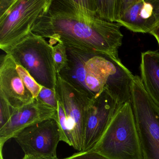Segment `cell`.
<instances>
[{"label": "cell", "mask_w": 159, "mask_h": 159, "mask_svg": "<svg viewBox=\"0 0 159 159\" xmlns=\"http://www.w3.org/2000/svg\"><path fill=\"white\" fill-rule=\"evenodd\" d=\"M57 111L36 99L30 104L16 109L10 120L0 129V150L5 142L28 126L48 119H56Z\"/></svg>", "instance_id": "7"}, {"label": "cell", "mask_w": 159, "mask_h": 159, "mask_svg": "<svg viewBox=\"0 0 159 159\" xmlns=\"http://www.w3.org/2000/svg\"><path fill=\"white\" fill-rule=\"evenodd\" d=\"M23 159H59L58 158H50V157H43L41 156H36L30 154H25Z\"/></svg>", "instance_id": "18"}, {"label": "cell", "mask_w": 159, "mask_h": 159, "mask_svg": "<svg viewBox=\"0 0 159 159\" xmlns=\"http://www.w3.org/2000/svg\"><path fill=\"white\" fill-rule=\"evenodd\" d=\"M16 69L24 84L33 96V98H37L41 90L42 86L35 81L23 66L16 64Z\"/></svg>", "instance_id": "12"}, {"label": "cell", "mask_w": 159, "mask_h": 159, "mask_svg": "<svg viewBox=\"0 0 159 159\" xmlns=\"http://www.w3.org/2000/svg\"><path fill=\"white\" fill-rule=\"evenodd\" d=\"M56 120L58 124L61 135V141L68 144L69 146H73V139L70 127L68 122L66 115L64 107L61 102L58 100V107L57 111Z\"/></svg>", "instance_id": "11"}, {"label": "cell", "mask_w": 159, "mask_h": 159, "mask_svg": "<svg viewBox=\"0 0 159 159\" xmlns=\"http://www.w3.org/2000/svg\"><path fill=\"white\" fill-rule=\"evenodd\" d=\"M13 138L25 154L57 158V149L61 135L55 119L44 120L26 127Z\"/></svg>", "instance_id": "3"}, {"label": "cell", "mask_w": 159, "mask_h": 159, "mask_svg": "<svg viewBox=\"0 0 159 159\" xmlns=\"http://www.w3.org/2000/svg\"><path fill=\"white\" fill-rule=\"evenodd\" d=\"M16 109L11 106L6 99L1 96L0 107V129L10 120Z\"/></svg>", "instance_id": "14"}, {"label": "cell", "mask_w": 159, "mask_h": 159, "mask_svg": "<svg viewBox=\"0 0 159 159\" xmlns=\"http://www.w3.org/2000/svg\"><path fill=\"white\" fill-rule=\"evenodd\" d=\"M120 106L106 90L91 101L87 111L82 152L93 150Z\"/></svg>", "instance_id": "4"}, {"label": "cell", "mask_w": 159, "mask_h": 159, "mask_svg": "<svg viewBox=\"0 0 159 159\" xmlns=\"http://www.w3.org/2000/svg\"><path fill=\"white\" fill-rule=\"evenodd\" d=\"M53 56L54 60L56 64L58 65L63 63L64 57H63V54L60 51H56L54 53Z\"/></svg>", "instance_id": "16"}, {"label": "cell", "mask_w": 159, "mask_h": 159, "mask_svg": "<svg viewBox=\"0 0 159 159\" xmlns=\"http://www.w3.org/2000/svg\"><path fill=\"white\" fill-rule=\"evenodd\" d=\"M57 94L64 107L70 127L73 139L72 147L81 152L83 146L87 111L92 100L85 94L75 91L61 90Z\"/></svg>", "instance_id": "6"}, {"label": "cell", "mask_w": 159, "mask_h": 159, "mask_svg": "<svg viewBox=\"0 0 159 159\" xmlns=\"http://www.w3.org/2000/svg\"><path fill=\"white\" fill-rule=\"evenodd\" d=\"M77 78H78L80 81H84L85 80V76H86V74H85V71L84 70V67L83 68L79 69L77 71Z\"/></svg>", "instance_id": "17"}, {"label": "cell", "mask_w": 159, "mask_h": 159, "mask_svg": "<svg viewBox=\"0 0 159 159\" xmlns=\"http://www.w3.org/2000/svg\"><path fill=\"white\" fill-rule=\"evenodd\" d=\"M141 82L145 90L159 108V52L148 51L141 53Z\"/></svg>", "instance_id": "9"}, {"label": "cell", "mask_w": 159, "mask_h": 159, "mask_svg": "<svg viewBox=\"0 0 159 159\" xmlns=\"http://www.w3.org/2000/svg\"><path fill=\"white\" fill-rule=\"evenodd\" d=\"M62 159H107L96 152L92 150L79 152L71 156Z\"/></svg>", "instance_id": "15"}, {"label": "cell", "mask_w": 159, "mask_h": 159, "mask_svg": "<svg viewBox=\"0 0 159 159\" xmlns=\"http://www.w3.org/2000/svg\"><path fill=\"white\" fill-rule=\"evenodd\" d=\"M131 103L143 158L159 159V108L138 76H134L132 81Z\"/></svg>", "instance_id": "2"}, {"label": "cell", "mask_w": 159, "mask_h": 159, "mask_svg": "<svg viewBox=\"0 0 159 159\" xmlns=\"http://www.w3.org/2000/svg\"><path fill=\"white\" fill-rule=\"evenodd\" d=\"M1 73V96L16 109L32 103L33 96L28 90L15 67H7Z\"/></svg>", "instance_id": "8"}, {"label": "cell", "mask_w": 159, "mask_h": 159, "mask_svg": "<svg viewBox=\"0 0 159 159\" xmlns=\"http://www.w3.org/2000/svg\"><path fill=\"white\" fill-rule=\"evenodd\" d=\"M1 159H3V156H2V152H1Z\"/></svg>", "instance_id": "20"}, {"label": "cell", "mask_w": 159, "mask_h": 159, "mask_svg": "<svg viewBox=\"0 0 159 159\" xmlns=\"http://www.w3.org/2000/svg\"><path fill=\"white\" fill-rule=\"evenodd\" d=\"M121 26L137 33H150L159 25V0H121Z\"/></svg>", "instance_id": "5"}, {"label": "cell", "mask_w": 159, "mask_h": 159, "mask_svg": "<svg viewBox=\"0 0 159 159\" xmlns=\"http://www.w3.org/2000/svg\"><path fill=\"white\" fill-rule=\"evenodd\" d=\"M93 150L107 159H144L131 102L117 109Z\"/></svg>", "instance_id": "1"}, {"label": "cell", "mask_w": 159, "mask_h": 159, "mask_svg": "<svg viewBox=\"0 0 159 159\" xmlns=\"http://www.w3.org/2000/svg\"><path fill=\"white\" fill-rule=\"evenodd\" d=\"M93 11L100 19L117 23L120 14L121 0L94 1Z\"/></svg>", "instance_id": "10"}, {"label": "cell", "mask_w": 159, "mask_h": 159, "mask_svg": "<svg viewBox=\"0 0 159 159\" xmlns=\"http://www.w3.org/2000/svg\"><path fill=\"white\" fill-rule=\"evenodd\" d=\"M36 99L40 103L45 106L57 110L58 107V98L57 93L53 90L42 86L39 94Z\"/></svg>", "instance_id": "13"}, {"label": "cell", "mask_w": 159, "mask_h": 159, "mask_svg": "<svg viewBox=\"0 0 159 159\" xmlns=\"http://www.w3.org/2000/svg\"><path fill=\"white\" fill-rule=\"evenodd\" d=\"M150 34L153 36L156 39L159 45V25L157 26L154 30H152Z\"/></svg>", "instance_id": "19"}]
</instances>
